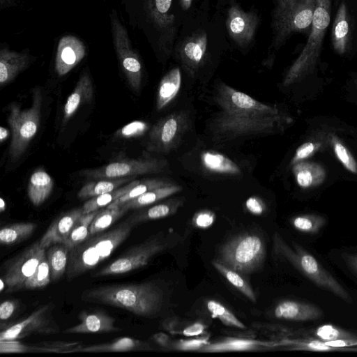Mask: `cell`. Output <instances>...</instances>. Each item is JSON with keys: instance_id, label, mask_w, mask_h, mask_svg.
I'll list each match as a JSON object with an SVG mask.
<instances>
[{"instance_id": "5", "label": "cell", "mask_w": 357, "mask_h": 357, "mask_svg": "<svg viewBox=\"0 0 357 357\" xmlns=\"http://www.w3.org/2000/svg\"><path fill=\"white\" fill-rule=\"evenodd\" d=\"M331 0H316L315 8L307 42L287 72L283 85L289 86L311 73L321 51L326 31L331 21Z\"/></svg>"}, {"instance_id": "4", "label": "cell", "mask_w": 357, "mask_h": 357, "mask_svg": "<svg viewBox=\"0 0 357 357\" xmlns=\"http://www.w3.org/2000/svg\"><path fill=\"white\" fill-rule=\"evenodd\" d=\"M135 225L128 218L112 229L91 236L69 252L66 278L74 280L107 259L128 238Z\"/></svg>"}, {"instance_id": "30", "label": "cell", "mask_w": 357, "mask_h": 357, "mask_svg": "<svg viewBox=\"0 0 357 357\" xmlns=\"http://www.w3.org/2000/svg\"><path fill=\"white\" fill-rule=\"evenodd\" d=\"M54 186V181L45 170H36L31 176L27 195L34 206L42 204L50 195Z\"/></svg>"}, {"instance_id": "33", "label": "cell", "mask_w": 357, "mask_h": 357, "mask_svg": "<svg viewBox=\"0 0 357 357\" xmlns=\"http://www.w3.org/2000/svg\"><path fill=\"white\" fill-rule=\"evenodd\" d=\"M70 248L63 243H56L50 247L47 259L50 266L51 282L59 280L66 272Z\"/></svg>"}, {"instance_id": "26", "label": "cell", "mask_w": 357, "mask_h": 357, "mask_svg": "<svg viewBox=\"0 0 357 357\" xmlns=\"http://www.w3.org/2000/svg\"><path fill=\"white\" fill-rule=\"evenodd\" d=\"M183 203V197L171 198L149 208L144 207L133 213L128 219L135 225L146 221L166 218L176 213Z\"/></svg>"}, {"instance_id": "7", "label": "cell", "mask_w": 357, "mask_h": 357, "mask_svg": "<svg viewBox=\"0 0 357 357\" xmlns=\"http://www.w3.org/2000/svg\"><path fill=\"white\" fill-rule=\"evenodd\" d=\"M272 47L279 48L294 33L312 24L316 0H274Z\"/></svg>"}, {"instance_id": "44", "label": "cell", "mask_w": 357, "mask_h": 357, "mask_svg": "<svg viewBox=\"0 0 357 357\" xmlns=\"http://www.w3.org/2000/svg\"><path fill=\"white\" fill-rule=\"evenodd\" d=\"M325 219L317 215H303L292 220L293 226L305 233L316 234L325 225Z\"/></svg>"}, {"instance_id": "48", "label": "cell", "mask_w": 357, "mask_h": 357, "mask_svg": "<svg viewBox=\"0 0 357 357\" xmlns=\"http://www.w3.org/2000/svg\"><path fill=\"white\" fill-rule=\"evenodd\" d=\"M208 336L188 340H179L174 344L175 349L181 351H200L209 344Z\"/></svg>"}, {"instance_id": "43", "label": "cell", "mask_w": 357, "mask_h": 357, "mask_svg": "<svg viewBox=\"0 0 357 357\" xmlns=\"http://www.w3.org/2000/svg\"><path fill=\"white\" fill-rule=\"evenodd\" d=\"M330 142L335 156L345 169L357 174V162L348 149L335 135H330Z\"/></svg>"}, {"instance_id": "53", "label": "cell", "mask_w": 357, "mask_h": 357, "mask_svg": "<svg viewBox=\"0 0 357 357\" xmlns=\"http://www.w3.org/2000/svg\"><path fill=\"white\" fill-rule=\"evenodd\" d=\"M206 326L201 322H195L185 328L182 332L185 336H197L204 333Z\"/></svg>"}, {"instance_id": "31", "label": "cell", "mask_w": 357, "mask_h": 357, "mask_svg": "<svg viewBox=\"0 0 357 357\" xmlns=\"http://www.w3.org/2000/svg\"><path fill=\"white\" fill-rule=\"evenodd\" d=\"M182 188L181 185L174 182L172 184L149 190L120 206L123 207L127 211L146 207L181 191Z\"/></svg>"}, {"instance_id": "54", "label": "cell", "mask_w": 357, "mask_h": 357, "mask_svg": "<svg viewBox=\"0 0 357 357\" xmlns=\"http://www.w3.org/2000/svg\"><path fill=\"white\" fill-rule=\"evenodd\" d=\"M301 347H305V348L311 350L318 351H326L331 349V347L326 346L324 342L318 340H313L307 343L301 344Z\"/></svg>"}, {"instance_id": "36", "label": "cell", "mask_w": 357, "mask_h": 357, "mask_svg": "<svg viewBox=\"0 0 357 357\" xmlns=\"http://www.w3.org/2000/svg\"><path fill=\"white\" fill-rule=\"evenodd\" d=\"M33 222H17L6 225L0 231V242L2 245H10L29 237L35 231Z\"/></svg>"}, {"instance_id": "60", "label": "cell", "mask_w": 357, "mask_h": 357, "mask_svg": "<svg viewBox=\"0 0 357 357\" xmlns=\"http://www.w3.org/2000/svg\"><path fill=\"white\" fill-rule=\"evenodd\" d=\"M6 209V203L3 198H0V211L2 213Z\"/></svg>"}, {"instance_id": "47", "label": "cell", "mask_w": 357, "mask_h": 357, "mask_svg": "<svg viewBox=\"0 0 357 357\" xmlns=\"http://www.w3.org/2000/svg\"><path fill=\"white\" fill-rule=\"evenodd\" d=\"M321 147V144L318 142H307L301 144L296 151L292 158L290 165H293L303 160L309 158L313 155Z\"/></svg>"}, {"instance_id": "1", "label": "cell", "mask_w": 357, "mask_h": 357, "mask_svg": "<svg viewBox=\"0 0 357 357\" xmlns=\"http://www.w3.org/2000/svg\"><path fill=\"white\" fill-rule=\"evenodd\" d=\"M214 101L218 111L210 129L215 142L275 134L292 121L278 105L258 101L223 82L216 86Z\"/></svg>"}, {"instance_id": "55", "label": "cell", "mask_w": 357, "mask_h": 357, "mask_svg": "<svg viewBox=\"0 0 357 357\" xmlns=\"http://www.w3.org/2000/svg\"><path fill=\"white\" fill-rule=\"evenodd\" d=\"M153 340L160 347H167L170 345L169 337L164 333H158L153 335Z\"/></svg>"}, {"instance_id": "42", "label": "cell", "mask_w": 357, "mask_h": 357, "mask_svg": "<svg viewBox=\"0 0 357 357\" xmlns=\"http://www.w3.org/2000/svg\"><path fill=\"white\" fill-rule=\"evenodd\" d=\"M51 282L50 270L47 257L40 261L33 274L25 282L24 289H33L46 287Z\"/></svg>"}, {"instance_id": "32", "label": "cell", "mask_w": 357, "mask_h": 357, "mask_svg": "<svg viewBox=\"0 0 357 357\" xmlns=\"http://www.w3.org/2000/svg\"><path fill=\"white\" fill-rule=\"evenodd\" d=\"M202 165L208 171L218 174L238 175L241 174L239 166L230 158L213 151H206L201 154Z\"/></svg>"}, {"instance_id": "11", "label": "cell", "mask_w": 357, "mask_h": 357, "mask_svg": "<svg viewBox=\"0 0 357 357\" xmlns=\"http://www.w3.org/2000/svg\"><path fill=\"white\" fill-rule=\"evenodd\" d=\"M176 240L165 236L162 233L152 236L132 247L112 263L96 272L93 276L98 278L121 275L142 268L147 265L155 255L174 246Z\"/></svg>"}, {"instance_id": "14", "label": "cell", "mask_w": 357, "mask_h": 357, "mask_svg": "<svg viewBox=\"0 0 357 357\" xmlns=\"http://www.w3.org/2000/svg\"><path fill=\"white\" fill-rule=\"evenodd\" d=\"M45 256V249L38 241L13 259L1 278L6 284L5 292L12 293L23 289L25 282L33 274Z\"/></svg>"}, {"instance_id": "59", "label": "cell", "mask_w": 357, "mask_h": 357, "mask_svg": "<svg viewBox=\"0 0 357 357\" xmlns=\"http://www.w3.org/2000/svg\"><path fill=\"white\" fill-rule=\"evenodd\" d=\"M193 0H180L181 1V6L183 10H188L192 3Z\"/></svg>"}, {"instance_id": "61", "label": "cell", "mask_w": 357, "mask_h": 357, "mask_svg": "<svg viewBox=\"0 0 357 357\" xmlns=\"http://www.w3.org/2000/svg\"><path fill=\"white\" fill-rule=\"evenodd\" d=\"M356 89H357V82H356Z\"/></svg>"}, {"instance_id": "24", "label": "cell", "mask_w": 357, "mask_h": 357, "mask_svg": "<svg viewBox=\"0 0 357 357\" xmlns=\"http://www.w3.org/2000/svg\"><path fill=\"white\" fill-rule=\"evenodd\" d=\"M278 344L252 339L229 337L219 342L209 343L204 347L200 351L203 352H227L252 351L271 348Z\"/></svg>"}, {"instance_id": "9", "label": "cell", "mask_w": 357, "mask_h": 357, "mask_svg": "<svg viewBox=\"0 0 357 357\" xmlns=\"http://www.w3.org/2000/svg\"><path fill=\"white\" fill-rule=\"evenodd\" d=\"M43 96L39 86L32 91V102L29 108L21 109L17 104L8 107V123L12 132L9 156L12 161L17 160L27 149L36 135L40 120Z\"/></svg>"}, {"instance_id": "51", "label": "cell", "mask_w": 357, "mask_h": 357, "mask_svg": "<svg viewBox=\"0 0 357 357\" xmlns=\"http://www.w3.org/2000/svg\"><path fill=\"white\" fill-rule=\"evenodd\" d=\"M245 206L250 213L255 215L262 214L265 209L263 202L257 197H249L245 202Z\"/></svg>"}, {"instance_id": "41", "label": "cell", "mask_w": 357, "mask_h": 357, "mask_svg": "<svg viewBox=\"0 0 357 357\" xmlns=\"http://www.w3.org/2000/svg\"><path fill=\"white\" fill-rule=\"evenodd\" d=\"M206 307L213 317L217 318L222 324L228 326H233L241 329L246 328L242 323L230 310L217 301L209 300L206 303Z\"/></svg>"}, {"instance_id": "46", "label": "cell", "mask_w": 357, "mask_h": 357, "mask_svg": "<svg viewBox=\"0 0 357 357\" xmlns=\"http://www.w3.org/2000/svg\"><path fill=\"white\" fill-rule=\"evenodd\" d=\"M148 127V124L144 121H135L121 128L116 132V135L123 138L139 137L147 130Z\"/></svg>"}, {"instance_id": "45", "label": "cell", "mask_w": 357, "mask_h": 357, "mask_svg": "<svg viewBox=\"0 0 357 357\" xmlns=\"http://www.w3.org/2000/svg\"><path fill=\"white\" fill-rule=\"evenodd\" d=\"M315 334L324 342L342 338H355L352 334L330 324L319 326L317 328Z\"/></svg>"}, {"instance_id": "56", "label": "cell", "mask_w": 357, "mask_h": 357, "mask_svg": "<svg viewBox=\"0 0 357 357\" xmlns=\"http://www.w3.org/2000/svg\"><path fill=\"white\" fill-rule=\"evenodd\" d=\"M346 260L349 266L357 273V255H347Z\"/></svg>"}, {"instance_id": "3", "label": "cell", "mask_w": 357, "mask_h": 357, "mask_svg": "<svg viewBox=\"0 0 357 357\" xmlns=\"http://www.w3.org/2000/svg\"><path fill=\"white\" fill-rule=\"evenodd\" d=\"M163 298L162 289L152 282L102 285L81 294L83 301L122 308L141 317L159 312Z\"/></svg>"}, {"instance_id": "50", "label": "cell", "mask_w": 357, "mask_h": 357, "mask_svg": "<svg viewBox=\"0 0 357 357\" xmlns=\"http://www.w3.org/2000/svg\"><path fill=\"white\" fill-rule=\"evenodd\" d=\"M17 307V303L13 300H6L0 305V319L6 321L10 319Z\"/></svg>"}, {"instance_id": "10", "label": "cell", "mask_w": 357, "mask_h": 357, "mask_svg": "<svg viewBox=\"0 0 357 357\" xmlns=\"http://www.w3.org/2000/svg\"><path fill=\"white\" fill-rule=\"evenodd\" d=\"M109 18L117 62L130 87L138 93L141 89L144 74L141 56L133 46L128 29L121 20L116 10H111Z\"/></svg>"}, {"instance_id": "25", "label": "cell", "mask_w": 357, "mask_h": 357, "mask_svg": "<svg viewBox=\"0 0 357 357\" xmlns=\"http://www.w3.org/2000/svg\"><path fill=\"white\" fill-rule=\"evenodd\" d=\"M332 45L339 54H345L349 46L350 23L347 4L342 2L337 10L332 26Z\"/></svg>"}, {"instance_id": "8", "label": "cell", "mask_w": 357, "mask_h": 357, "mask_svg": "<svg viewBox=\"0 0 357 357\" xmlns=\"http://www.w3.org/2000/svg\"><path fill=\"white\" fill-rule=\"evenodd\" d=\"M265 257L264 239L258 234L245 233L224 243L215 260L241 274H250L261 266Z\"/></svg>"}, {"instance_id": "52", "label": "cell", "mask_w": 357, "mask_h": 357, "mask_svg": "<svg viewBox=\"0 0 357 357\" xmlns=\"http://www.w3.org/2000/svg\"><path fill=\"white\" fill-rule=\"evenodd\" d=\"M324 342L331 348L351 347L357 345V338H342Z\"/></svg>"}, {"instance_id": "17", "label": "cell", "mask_w": 357, "mask_h": 357, "mask_svg": "<svg viewBox=\"0 0 357 357\" xmlns=\"http://www.w3.org/2000/svg\"><path fill=\"white\" fill-rule=\"evenodd\" d=\"M88 49L85 42L73 34L61 36L56 43L54 70L59 77L69 73L86 57Z\"/></svg>"}, {"instance_id": "16", "label": "cell", "mask_w": 357, "mask_h": 357, "mask_svg": "<svg viewBox=\"0 0 357 357\" xmlns=\"http://www.w3.org/2000/svg\"><path fill=\"white\" fill-rule=\"evenodd\" d=\"M225 24L231 40L244 48L252 43L259 17L255 12L245 11L237 3H233L228 9Z\"/></svg>"}, {"instance_id": "22", "label": "cell", "mask_w": 357, "mask_h": 357, "mask_svg": "<svg viewBox=\"0 0 357 357\" xmlns=\"http://www.w3.org/2000/svg\"><path fill=\"white\" fill-rule=\"evenodd\" d=\"M273 314L277 319H280L306 321L319 319L322 312L314 305L287 300L276 305Z\"/></svg>"}, {"instance_id": "2", "label": "cell", "mask_w": 357, "mask_h": 357, "mask_svg": "<svg viewBox=\"0 0 357 357\" xmlns=\"http://www.w3.org/2000/svg\"><path fill=\"white\" fill-rule=\"evenodd\" d=\"M173 0H121L128 22L140 30L156 57L166 60L172 54L176 36Z\"/></svg>"}, {"instance_id": "34", "label": "cell", "mask_w": 357, "mask_h": 357, "mask_svg": "<svg viewBox=\"0 0 357 357\" xmlns=\"http://www.w3.org/2000/svg\"><path fill=\"white\" fill-rule=\"evenodd\" d=\"M135 180L134 177L118 178H103L93 181L85 184L78 192L77 196L81 199H89L102 194L112 191L125 183Z\"/></svg>"}, {"instance_id": "12", "label": "cell", "mask_w": 357, "mask_h": 357, "mask_svg": "<svg viewBox=\"0 0 357 357\" xmlns=\"http://www.w3.org/2000/svg\"><path fill=\"white\" fill-rule=\"evenodd\" d=\"M169 166L165 158H154L144 154L138 158H121L102 167L83 169L80 175L89 178H118L158 174L165 172Z\"/></svg>"}, {"instance_id": "29", "label": "cell", "mask_w": 357, "mask_h": 357, "mask_svg": "<svg viewBox=\"0 0 357 357\" xmlns=\"http://www.w3.org/2000/svg\"><path fill=\"white\" fill-rule=\"evenodd\" d=\"M181 86V73L178 67L169 70L161 79L157 93L156 108L162 110L177 96Z\"/></svg>"}, {"instance_id": "37", "label": "cell", "mask_w": 357, "mask_h": 357, "mask_svg": "<svg viewBox=\"0 0 357 357\" xmlns=\"http://www.w3.org/2000/svg\"><path fill=\"white\" fill-rule=\"evenodd\" d=\"M213 267L238 291L246 296L252 303H256L255 293L250 284L242 277V274L234 271L218 261L212 262Z\"/></svg>"}, {"instance_id": "23", "label": "cell", "mask_w": 357, "mask_h": 357, "mask_svg": "<svg viewBox=\"0 0 357 357\" xmlns=\"http://www.w3.org/2000/svg\"><path fill=\"white\" fill-rule=\"evenodd\" d=\"M93 96V86L90 73L86 69L81 73L72 93L63 107V121L66 122L82 105L89 102Z\"/></svg>"}, {"instance_id": "21", "label": "cell", "mask_w": 357, "mask_h": 357, "mask_svg": "<svg viewBox=\"0 0 357 357\" xmlns=\"http://www.w3.org/2000/svg\"><path fill=\"white\" fill-rule=\"evenodd\" d=\"M83 214L82 208H79L56 218L39 241L40 246L45 249L56 243H64L73 227Z\"/></svg>"}, {"instance_id": "6", "label": "cell", "mask_w": 357, "mask_h": 357, "mask_svg": "<svg viewBox=\"0 0 357 357\" xmlns=\"http://www.w3.org/2000/svg\"><path fill=\"white\" fill-rule=\"evenodd\" d=\"M273 248L275 254L287 260L314 284L331 291L345 302H351L344 287L314 256L301 245L294 243L293 247H291L279 234L275 233L273 236Z\"/></svg>"}, {"instance_id": "28", "label": "cell", "mask_w": 357, "mask_h": 357, "mask_svg": "<svg viewBox=\"0 0 357 357\" xmlns=\"http://www.w3.org/2000/svg\"><path fill=\"white\" fill-rule=\"evenodd\" d=\"M292 171L298 185L305 189L319 185L326 175L321 165L312 162H298L292 165Z\"/></svg>"}, {"instance_id": "18", "label": "cell", "mask_w": 357, "mask_h": 357, "mask_svg": "<svg viewBox=\"0 0 357 357\" xmlns=\"http://www.w3.org/2000/svg\"><path fill=\"white\" fill-rule=\"evenodd\" d=\"M208 45L207 34L202 29L194 31L176 45L177 57L185 70L192 75L204 64Z\"/></svg>"}, {"instance_id": "38", "label": "cell", "mask_w": 357, "mask_h": 357, "mask_svg": "<svg viewBox=\"0 0 357 357\" xmlns=\"http://www.w3.org/2000/svg\"><path fill=\"white\" fill-rule=\"evenodd\" d=\"M174 183L167 178H146L136 185L129 192L114 201L107 207L115 208L121 206L126 202L135 199L141 195L155 188L165 186Z\"/></svg>"}, {"instance_id": "15", "label": "cell", "mask_w": 357, "mask_h": 357, "mask_svg": "<svg viewBox=\"0 0 357 357\" xmlns=\"http://www.w3.org/2000/svg\"><path fill=\"white\" fill-rule=\"evenodd\" d=\"M54 305L46 304L31 313L26 319L17 322L0 333V340H19L31 335H53L60 331L52 316Z\"/></svg>"}, {"instance_id": "27", "label": "cell", "mask_w": 357, "mask_h": 357, "mask_svg": "<svg viewBox=\"0 0 357 357\" xmlns=\"http://www.w3.org/2000/svg\"><path fill=\"white\" fill-rule=\"evenodd\" d=\"M151 346L146 342L130 337H123L112 342L76 347L74 352H123L130 351H149Z\"/></svg>"}, {"instance_id": "58", "label": "cell", "mask_w": 357, "mask_h": 357, "mask_svg": "<svg viewBox=\"0 0 357 357\" xmlns=\"http://www.w3.org/2000/svg\"><path fill=\"white\" fill-rule=\"evenodd\" d=\"M8 135H9L8 130L3 127H1L0 128V141H1V142H3L5 139H6L7 137H8Z\"/></svg>"}, {"instance_id": "39", "label": "cell", "mask_w": 357, "mask_h": 357, "mask_svg": "<svg viewBox=\"0 0 357 357\" xmlns=\"http://www.w3.org/2000/svg\"><path fill=\"white\" fill-rule=\"evenodd\" d=\"M127 211L122 206L115 208L106 206L105 208L98 210L89 227L90 236L102 232L122 217Z\"/></svg>"}, {"instance_id": "19", "label": "cell", "mask_w": 357, "mask_h": 357, "mask_svg": "<svg viewBox=\"0 0 357 357\" xmlns=\"http://www.w3.org/2000/svg\"><path fill=\"white\" fill-rule=\"evenodd\" d=\"M37 57L29 49L21 51L10 49L7 43L1 44L0 48V85L3 86L13 81L33 64Z\"/></svg>"}, {"instance_id": "35", "label": "cell", "mask_w": 357, "mask_h": 357, "mask_svg": "<svg viewBox=\"0 0 357 357\" xmlns=\"http://www.w3.org/2000/svg\"><path fill=\"white\" fill-rule=\"evenodd\" d=\"M139 182L140 180H133L112 191L88 199L82 207L84 214L89 213L107 206L114 201L129 192Z\"/></svg>"}, {"instance_id": "13", "label": "cell", "mask_w": 357, "mask_h": 357, "mask_svg": "<svg viewBox=\"0 0 357 357\" xmlns=\"http://www.w3.org/2000/svg\"><path fill=\"white\" fill-rule=\"evenodd\" d=\"M188 127V114L184 111L165 116L151 128L147 150L159 153L170 152L180 144Z\"/></svg>"}, {"instance_id": "20", "label": "cell", "mask_w": 357, "mask_h": 357, "mask_svg": "<svg viewBox=\"0 0 357 357\" xmlns=\"http://www.w3.org/2000/svg\"><path fill=\"white\" fill-rule=\"evenodd\" d=\"M80 323L66 329L68 334L111 333L122 329L115 326V319L101 310L82 311L78 315Z\"/></svg>"}, {"instance_id": "49", "label": "cell", "mask_w": 357, "mask_h": 357, "mask_svg": "<svg viewBox=\"0 0 357 357\" xmlns=\"http://www.w3.org/2000/svg\"><path fill=\"white\" fill-rule=\"evenodd\" d=\"M215 220V214L207 210L198 212L193 218L194 225L202 229L211 227Z\"/></svg>"}, {"instance_id": "57", "label": "cell", "mask_w": 357, "mask_h": 357, "mask_svg": "<svg viewBox=\"0 0 357 357\" xmlns=\"http://www.w3.org/2000/svg\"><path fill=\"white\" fill-rule=\"evenodd\" d=\"M19 0H0L1 10L15 6Z\"/></svg>"}, {"instance_id": "40", "label": "cell", "mask_w": 357, "mask_h": 357, "mask_svg": "<svg viewBox=\"0 0 357 357\" xmlns=\"http://www.w3.org/2000/svg\"><path fill=\"white\" fill-rule=\"evenodd\" d=\"M98 211L83 214L77 221L64 243L70 249L82 243L90 237L89 227Z\"/></svg>"}]
</instances>
